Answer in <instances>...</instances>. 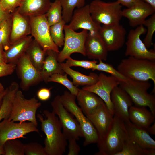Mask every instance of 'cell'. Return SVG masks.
Listing matches in <instances>:
<instances>
[{"label":"cell","mask_w":155,"mask_h":155,"mask_svg":"<svg viewBox=\"0 0 155 155\" xmlns=\"http://www.w3.org/2000/svg\"><path fill=\"white\" fill-rule=\"evenodd\" d=\"M46 52L34 39L28 46L26 54L34 66L40 72L46 57Z\"/></svg>","instance_id":"cell-29"},{"label":"cell","mask_w":155,"mask_h":155,"mask_svg":"<svg viewBox=\"0 0 155 155\" xmlns=\"http://www.w3.org/2000/svg\"><path fill=\"white\" fill-rule=\"evenodd\" d=\"M60 98L63 106L75 117L81 127L84 139V146L97 143L99 139L98 133L92 123L76 104V96L69 91H65L60 96Z\"/></svg>","instance_id":"cell-4"},{"label":"cell","mask_w":155,"mask_h":155,"mask_svg":"<svg viewBox=\"0 0 155 155\" xmlns=\"http://www.w3.org/2000/svg\"><path fill=\"white\" fill-rule=\"evenodd\" d=\"M30 35L45 51L53 50L57 53L60 52L59 47L53 41L50 32V27L46 14L29 17Z\"/></svg>","instance_id":"cell-12"},{"label":"cell","mask_w":155,"mask_h":155,"mask_svg":"<svg viewBox=\"0 0 155 155\" xmlns=\"http://www.w3.org/2000/svg\"><path fill=\"white\" fill-rule=\"evenodd\" d=\"M66 24V22L63 20L50 27V32L51 38L58 47H61L64 45L65 36L63 31Z\"/></svg>","instance_id":"cell-35"},{"label":"cell","mask_w":155,"mask_h":155,"mask_svg":"<svg viewBox=\"0 0 155 155\" xmlns=\"http://www.w3.org/2000/svg\"><path fill=\"white\" fill-rule=\"evenodd\" d=\"M67 59V60L65 63L69 67L72 66L80 67L86 69H92L93 71H94L97 63V62L95 60L92 61L78 60L73 59L71 57Z\"/></svg>","instance_id":"cell-41"},{"label":"cell","mask_w":155,"mask_h":155,"mask_svg":"<svg viewBox=\"0 0 155 155\" xmlns=\"http://www.w3.org/2000/svg\"><path fill=\"white\" fill-rule=\"evenodd\" d=\"M19 85L13 82L8 88L4 96L0 107V123L3 119H8L10 114L15 94L19 89Z\"/></svg>","instance_id":"cell-30"},{"label":"cell","mask_w":155,"mask_h":155,"mask_svg":"<svg viewBox=\"0 0 155 155\" xmlns=\"http://www.w3.org/2000/svg\"><path fill=\"white\" fill-rule=\"evenodd\" d=\"M62 8L59 0H55L51 3L47 11L45 14L50 26L63 20Z\"/></svg>","instance_id":"cell-34"},{"label":"cell","mask_w":155,"mask_h":155,"mask_svg":"<svg viewBox=\"0 0 155 155\" xmlns=\"http://www.w3.org/2000/svg\"><path fill=\"white\" fill-rule=\"evenodd\" d=\"M66 73L54 74L49 78L47 82H54L61 84L67 88L71 93L76 96L80 89L69 79Z\"/></svg>","instance_id":"cell-37"},{"label":"cell","mask_w":155,"mask_h":155,"mask_svg":"<svg viewBox=\"0 0 155 155\" xmlns=\"http://www.w3.org/2000/svg\"><path fill=\"white\" fill-rule=\"evenodd\" d=\"M7 63V61L5 51L3 47L0 45V63Z\"/></svg>","instance_id":"cell-48"},{"label":"cell","mask_w":155,"mask_h":155,"mask_svg":"<svg viewBox=\"0 0 155 155\" xmlns=\"http://www.w3.org/2000/svg\"><path fill=\"white\" fill-rule=\"evenodd\" d=\"M86 56L90 59L106 60L108 51L98 33L88 32L85 44Z\"/></svg>","instance_id":"cell-19"},{"label":"cell","mask_w":155,"mask_h":155,"mask_svg":"<svg viewBox=\"0 0 155 155\" xmlns=\"http://www.w3.org/2000/svg\"><path fill=\"white\" fill-rule=\"evenodd\" d=\"M32 38L31 35H29L11 44L9 49L5 51L7 63L16 64L18 60L26 53Z\"/></svg>","instance_id":"cell-27"},{"label":"cell","mask_w":155,"mask_h":155,"mask_svg":"<svg viewBox=\"0 0 155 155\" xmlns=\"http://www.w3.org/2000/svg\"><path fill=\"white\" fill-rule=\"evenodd\" d=\"M137 0H117L121 5L124 6L127 8L131 6Z\"/></svg>","instance_id":"cell-47"},{"label":"cell","mask_w":155,"mask_h":155,"mask_svg":"<svg viewBox=\"0 0 155 155\" xmlns=\"http://www.w3.org/2000/svg\"><path fill=\"white\" fill-rule=\"evenodd\" d=\"M22 0H1L0 6L5 11L11 13L20 6Z\"/></svg>","instance_id":"cell-42"},{"label":"cell","mask_w":155,"mask_h":155,"mask_svg":"<svg viewBox=\"0 0 155 155\" xmlns=\"http://www.w3.org/2000/svg\"><path fill=\"white\" fill-rule=\"evenodd\" d=\"M24 144L18 139L7 141L4 144V155H24Z\"/></svg>","instance_id":"cell-36"},{"label":"cell","mask_w":155,"mask_h":155,"mask_svg":"<svg viewBox=\"0 0 155 155\" xmlns=\"http://www.w3.org/2000/svg\"><path fill=\"white\" fill-rule=\"evenodd\" d=\"M64 31L65 37L63 47L58 53V61L62 62L74 53H79L86 56L85 44L88 31L83 30L77 32L66 24L64 26Z\"/></svg>","instance_id":"cell-9"},{"label":"cell","mask_w":155,"mask_h":155,"mask_svg":"<svg viewBox=\"0 0 155 155\" xmlns=\"http://www.w3.org/2000/svg\"><path fill=\"white\" fill-rule=\"evenodd\" d=\"M146 32V29L143 25L130 31L126 43L125 55L126 56L155 61L154 51L148 50L140 38L141 36Z\"/></svg>","instance_id":"cell-11"},{"label":"cell","mask_w":155,"mask_h":155,"mask_svg":"<svg viewBox=\"0 0 155 155\" xmlns=\"http://www.w3.org/2000/svg\"><path fill=\"white\" fill-rule=\"evenodd\" d=\"M1 1V0H0V3Z\"/></svg>","instance_id":"cell-54"},{"label":"cell","mask_w":155,"mask_h":155,"mask_svg":"<svg viewBox=\"0 0 155 155\" xmlns=\"http://www.w3.org/2000/svg\"><path fill=\"white\" fill-rule=\"evenodd\" d=\"M155 149H149L140 146L129 138L124 142L121 150L116 155H154Z\"/></svg>","instance_id":"cell-31"},{"label":"cell","mask_w":155,"mask_h":155,"mask_svg":"<svg viewBox=\"0 0 155 155\" xmlns=\"http://www.w3.org/2000/svg\"><path fill=\"white\" fill-rule=\"evenodd\" d=\"M98 34L108 51L117 50L124 45L126 30L119 23L101 26Z\"/></svg>","instance_id":"cell-15"},{"label":"cell","mask_w":155,"mask_h":155,"mask_svg":"<svg viewBox=\"0 0 155 155\" xmlns=\"http://www.w3.org/2000/svg\"><path fill=\"white\" fill-rule=\"evenodd\" d=\"M119 84V81L114 76H108L101 73L98 75V80L95 83L91 86H85L82 89L92 92L100 97L114 116L111 94L113 89Z\"/></svg>","instance_id":"cell-13"},{"label":"cell","mask_w":155,"mask_h":155,"mask_svg":"<svg viewBox=\"0 0 155 155\" xmlns=\"http://www.w3.org/2000/svg\"><path fill=\"white\" fill-rule=\"evenodd\" d=\"M41 105V102L35 96L29 99H26L22 92L19 89L15 94L11 112L8 119L14 122H30L37 126L36 113Z\"/></svg>","instance_id":"cell-5"},{"label":"cell","mask_w":155,"mask_h":155,"mask_svg":"<svg viewBox=\"0 0 155 155\" xmlns=\"http://www.w3.org/2000/svg\"><path fill=\"white\" fill-rule=\"evenodd\" d=\"M62 8L63 19L66 23L69 22L75 8L85 5L86 0H59Z\"/></svg>","instance_id":"cell-32"},{"label":"cell","mask_w":155,"mask_h":155,"mask_svg":"<svg viewBox=\"0 0 155 155\" xmlns=\"http://www.w3.org/2000/svg\"><path fill=\"white\" fill-rule=\"evenodd\" d=\"M99 61V62L96 65L94 71L98 70L109 73L116 78L120 82H126L129 79L115 69L112 65L105 63L102 60Z\"/></svg>","instance_id":"cell-38"},{"label":"cell","mask_w":155,"mask_h":155,"mask_svg":"<svg viewBox=\"0 0 155 155\" xmlns=\"http://www.w3.org/2000/svg\"><path fill=\"white\" fill-rule=\"evenodd\" d=\"M61 64L65 73L72 78L73 83L76 86H91L95 83L98 80V75L96 73H91L88 75H86L72 69L65 63H61Z\"/></svg>","instance_id":"cell-28"},{"label":"cell","mask_w":155,"mask_h":155,"mask_svg":"<svg viewBox=\"0 0 155 155\" xmlns=\"http://www.w3.org/2000/svg\"><path fill=\"white\" fill-rule=\"evenodd\" d=\"M91 17L97 24L111 25L119 23L122 17L121 5L117 1L106 2L94 0L89 4Z\"/></svg>","instance_id":"cell-6"},{"label":"cell","mask_w":155,"mask_h":155,"mask_svg":"<svg viewBox=\"0 0 155 155\" xmlns=\"http://www.w3.org/2000/svg\"><path fill=\"white\" fill-rule=\"evenodd\" d=\"M5 89L2 84L0 82V93L3 92Z\"/></svg>","instance_id":"cell-52"},{"label":"cell","mask_w":155,"mask_h":155,"mask_svg":"<svg viewBox=\"0 0 155 155\" xmlns=\"http://www.w3.org/2000/svg\"><path fill=\"white\" fill-rule=\"evenodd\" d=\"M16 64L12 63H0V77L12 74L16 69Z\"/></svg>","instance_id":"cell-43"},{"label":"cell","mask_w":155,"mask_h":155,"mask_svg":"<svg viewBox=\"0 0 155 155\" xmlns=\"http://www.w3.org/2000/svg\"><path fill=\"white\" fill-rule=\"evenodd\" d=\"M69 151L68 155H78L80 150V148L77 143L76 140L74 139L68 140Z\"/></svg>","instance_id":"cell-44"},{"label":"cell","mask_w":155,"mask_h":155,"mask_svg":"<svg viewBox=\"0 0 155 155\" xmlns=\"http://www.w3.org/2000/svg\"><path fill=\"white\" fill-rule=\"evenodd\" d=\"M58 53L51 50L46 51V55L40 71L42 81L48 83V79L51 75L56 73H65L61 63L58 60Z\"/></svg>","instance_id":"cell-26"},{"label":"cell","mask_w":155,"mask_h":155,"mask_svg":"<svg viewBox=\"0 0 155 155\" xmlns=\"http://www.w3.org/2000/svg\"><path fill=\"white\" fill-rule=\"evenodd\" d=\"M86 116L96 129L100 139L106 134L114 116L104 103L93 113Z\"/></svg>","instance_id":"cell-20"},{"label":"cell","mask_w":155,"mask_h":155,"mask_svg":"<svg viewBox=\"0 0 155 155\" xmlns=\"http://www.w3.org/2000/svg\"><path fill=\"white\" fill-rule=\"evenodd\" d=\"M128 114L131 122L146 129L155 121V116L146 107L132 105L129 109Z\"/></svg>","instance_id":"cell-25"},{"label":"cell","mask_w":155,"mask_h":155,"mask_svg":"<svg viewBox=\"0 0 155 155\" xmlns=\"http://www.w3.org/2000/svg\"><path fill=\"white\" fill-rule=\"evenodd\" d=\"M37 127L30 122L16 123L8 119H3L0 123V146L3 149L4 144L8 140L26 138L25 136L30 132L39 133Z\"/></svg>","instance_id":"cell-10"},{"label":"cell","mask_w":155,"mask_h":155,"mask_svg":"<svg viewBox=\"0 0 155 155\" xmlns=\"http://www.w3.org/2000/svg\"><path fill=\"white\" fill-rule=\"evenodd\" d=\"M143 25L146 26L147 33L144 39L143 43L146 47L148 49L152 44V39L155 31V14L144 21Z\"/></svg>","instance_id":"cell-39"},{"label":"cell","mask_w":155,"mask_h":155,"mask_svg":"<svg viewBox=\"0 0 155 155\" xmlns=\"http://www.w3.org/2000/svg\"><path fill=\"white\" fill-rule=\"evenodd\" d=\"M51 3L50 0H22L17 10L29 17L40 16L46 13Z\"/></svg>","instance_id":"cell-24"},{"label":"cell","mask_w":155,"mask_h":155,"mask_svg":"<svg viewBox=\"0 0 155 155\" xmlns=\"http://www.w3.org/2000/svg\"><path fill=\"white\" fill-rule=\"evenodd\" d=\"M147 131L150 134L153 135H155V123H154L151 126H149L147 129Z\"/></svg>","instance_id":"cell-49"},{"label":"cell","mask_w":155,"mask_h":155,"mask_svg":"<svg viewBox=\"0 0 155 155\" xmlns=\"http://www.w3.org/2000/svg\"><path fill=\"white\" fill-rule=\"evenodd\" d=\"M129 138L143 147L155 149V141L146 129L136 125L130 122L125 123Z\"/></svg>","instance_id":"cell-23"},{"label":"cell","mask_w":155,"mask_h":155,"mask_svg":"<svg viewBox=\"0 0 155 155\" xmlns=\"http://www.w3.org/2000/svg\"><path fill=\"white\" fill-rule=\"evenodd\" d=\"M51 88H42L37 92V96L38 98L42 101L48 100L51 96Z\"/></svg>","instance_id":"cell-45"},{"label":"cell","mask_w":155,"mask_h":155,"mask_svg":"<svg viewBox=\"0 0 155 155\" xmlns=\"http://www.w3.org/2000/svg\"><path fill=\"white\" fill-rule=\"evenodd\" d=\"M125 123L114 115L105 135L97 143L99 150L96 155H116L122 150L125 142L129 139Z\"/></svg>","instance_id":"cell-2"},{"label":"cell","mask_w":155,"mask_h":155,"mask_svg":"<svg viewBox=\"0 0 155 155\" xmlns=\"http://www.w3.org/2000/svg\"><path fill=\"white\" fill-rule=\"evenodd\" d=\"M11 14L12 23L10 36L11 44L31 34L29 17L20 13L17 8Z\"/></svg>","instance_id":"cell-21"},{"label":"cell","mask_w":155,"mask_h":155,"mask_svg":"<svg viewBox=\"0 0 155 155\" xmlns=\"http://www.w3.org/2000/svg\"><path fill=\"white\" fill-rule=\"evenodd\" d=\"M76 98L80 107L86 116L92 113L104 103L95 93L83 89H79Z\"/></svg>","instance_id":"cell-22"},{"label":"cell","mask_w":155,"mask_h":155,"mask_svg":"<svg viewBox=\"0 0 155 155\" xmlns=\"http://www.w3.org/2000/svg\"><path fill=\"white\" fill-rule=\"evenodd\" d=\"M10 14L4 11L0 6V24L7 18Z\"/></svg>","instance_id":"cell-46"},{"label":"cell","mask_w":155,"mask_h":155,"mask_svg":"<svg viewBox=\"0 0 155 155\" xmlns=\"http://www.w3.org/2000/svg\"><path fill=\"white\" fill-rule=\"evenodd\" d=\"M24 150L26 155H47L44 147L36 142L24 144Z\"/></svg>","instance_id":"cell-40"},{"label":"cell","mask_w":155,"mask_h":155,"mask_svg":"<svg viewBox=\"0 0 155 155\" xmlns=\"http://www.w3.org/2000/svg\"><path fill=\"white\" fill-rule=\"evenodd\" d=\"M0 155H4L3 149L0 146Z\"/></svg>","instance_id":"cell-53"},{"label":"cell","mask_w":155,"mask_h":155,"mask_svg":"<svg viewBox=\"0 0 155 155\" xmlns=\"http://www.w3.org/2000/svg\"><path fill=\"white\" fill-rule=\"evenodd\" d=\"M51 105L52 111L58 117L63 133L67 140L74 139L78 140L79 138L84 137L79 123L63 106L60 96H56Z\"/></svg>","instance_id":"cell-8"},{"label":"cell","mask_w":155,"mask_h":155,"mask_svg":"<svg viewBox=\"0 0 155 155\" xmlns=\"http://www.w3.org/2000/svg\"><path fill=\"white\" fill-rule=\"evenodd\" d=\"M43 114L44 117L40 114L37 117L46 136L44 147L47 155H62L65 152L67 140L61 131L59 118L53 111L44 110Z\"/></svg>","instance_id":"cell-1"},{"label":"cell","mask_w":155,"mask_h":155,"mask_svg":"<svg viewBox=\"0 0 155 155\" xmlns=\"http://www.w3.org/2000/svg\"><path fill=\"white\" fill-rule=\"evenodd\" d=\"M12 23V14L0 24V45L2 46L5 51L11 45L10 36Z\"/></svg>","instance_id":"cell-33"},{"label":"cell","mask_w":155,"mask_h":155,"mask_svg":"<svg viewBox=\"0 0 155 155\" xmlns=\"http://www.w3.org/2000/svg\"><path fill=\"white\" fill-rule=\"evenodd\" d=\"M148 3L155 9V0H142Z\"/></svg>","instance_id":"cell-50"},{"label":"cell","mask_w":155,"mask_h":155,"mask_svg":"<svg viewBox=\"0 0 155 155\" xmlns=\"http://www.w3.org/2000/svg\"><path fill=\"white\" fill-rule=\"evenodd\" d=\"M114 115L125 123L130 122L129 118V111L133 105L132 101L127 92L119 85L115 87L111 94Z\"/></svg>","instance_id":"cell-18"},{"label":"cell","mask_w":155,"mask_h":155,"mask_svg":"<svg viewBox=\"0 0 155 155\" xmlns=\"http://www.w3.org/2000/svg\"><path fill=\"white\" fill-rule=\"evenodd\" d=\"M155 9L142 0H137L130 7L122 10V17L127 18L130 25L137 27L143 25L146 18L155 13Z\"/></svg>","instance_id":"cell-16"},{"label":"cell","mask_w":155,"mask_h":155,"mask_svg":"<svg viewBox=\"0 0 155 155\" xmlns=\"http://www.w3.org/2000/svg\"><path fill=\"white\" fill-rule=\"evenodd\" d=\"M130 97L135 106L148 107L155 116V95L148 93L151 86L148 81H142L129 79L126 82H121L119 85Z\"/></svg>","instance_id":"cell-7"},{"label":"cell","mask_w":155,"mask_h":155,"mask_svg":"<svg viewBox=\"0 0 155 155\" xmlns=\"http://www.w3.org/2000/svg\"><path fill=\"white\" fill-rule=\"evenodd\" d=\"M117 70L128 78L146 81L152 80L155 87V61L129 56L123 59Z\"/></svg>","instance_id":"cell-3"},{"label":"cell","mask_w":155,"mask_h":155,"mask_svg":"<svg viewBox=\"0 0 155 155\" xmlns=\"http://www.w3.org/2000/svg\"><path fill=\"white\" fill-rule=\"evenodd\" d=\"M7 90V88L5 89L3 92L0 93V107L2 103L3 97L6 93Z\"/></svg>","instance_id":"cell-51"},{"label":"cell","mask_w":155,"mask_h":155,"mask_svg":"<svg viewBox=\"0 0 155 155\" xmlns=\"http://www.w3.org/2000/svg\"><path fill=\"white\" fill-rule=\"evenodd\" d=\"M68 25L74 31L83 29L91 33H98L101 26L93 20L90 13L89 4L75 9Z\"/></svg>","instance_id":"cell-17"},{"label":"cell","mask_w":155,"mask_h":155,"mask_svg":"<svg viewBox=\"0 0 155 155\" xmlns=\"http://www.w3.org/2000/svg\"><path fill=\"white\" fill-rule=\"evenodd\" d=\"M16 69L20 80V87L24 91L42 81L40 72L32 65L25 53L16 63Z\"/></svg>","instance_id":"cell-14"}]
</instances>
